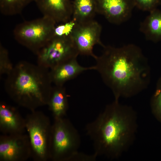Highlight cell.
<instances>
[{
	"mask_svg": "<svg viewBox=\"0 0 161 161\" xmlns=\"http://www.w3.org/2000/svg\"><path fill=\"white\" fill-rule=\"evenodd\" d=\"M103 47L102 54L95 59V70L112 91L114 100L133 96L148 87L151 69L140 47L133 44Z\"/></svg>",
	"mask_w": 161,
	"mask_h": 161,
	"instance_id": "obj_1",
	"label": "cell"
},
{
	"mask_svg": "<svg viewBox=\"0 0 161 161\" xmlns=\"http://www.w3.org/2000/svg\"><path fill=\"white\" fill-rule=\"evenodd\" d=\"M137 124L136 112L131 106L114 100L107 105L85 129L97 157L111 159L120 157L134 139Z\"/></svg>",
	"mask_w": 161,
	"mask_h": 161,
	"instance_id": "obj_2",
	"label": "cell"
},
{
	"mask_svg": "<svg viewBox=\"0 0 161 161\" xmlns=\"http://www.w3.org/2000/svg\"><path fill=\"white\" fill-rule=\"evenodd\" d=\"M6 76L5 91L18 105L30 111L47 105L53 87L49 70L22 61Z\"/></svg>",
	"mask_w": 161,
	"mask_h": 161,
	"instance_id": "obj_3",
	"label": "cell"
},
{
	"mask_svg": "<svg viewBox=\"0 0 161 161\" xmlns=\"http://www.w3.org/2000/svg\"><path fill=\"white\" fill-rule=\"evenodd\" d=\"M80 143V134L69 120L65 117L54 118L51 133L50 160L73 161Z\"/></svg>",
	"mask_w": 161,
	"mask_h": 161,
	"instance_id": "obj_4",
	"label": "cell"
},
{
	"mask_svg": "<svg viewBox=\"0 0 161 161\" xmlns=\"http://www.w3.org/2000/svg\"><path fill=\"white\" fill-rule=\"evenodd\" d=\"M56 23L44 16L17 25L13 30L16 40L35 55L55 36Z\"/></svg>",
	"mask_w": 161,
	"mask_h": 161,
	"instance_id": "obj_5",
	"label": "cell"
},
{
	"mask_svg": "<svg viewBox=\"0 0 161 161\" xmlns=\"http://www.w3.org/2000/svg\"><path fill=\"white\" fill-rule=\"evenodd\" d=\"M25 119L31 145V157L35 161L50 160L52 124L49 118L42 112L36 110L31 111Z\"/></svg>",
	"mask_w": 161,
	"mask_h": 161,
	"instance_id": "obj_6",
	"label": "cell"
},
{
	"mask_svg": "<svg viewBox=\"0 0 161 161\" xmlns=\"http://www.w3.org/2000/svg\"><path fill=\"white\" fill-rule=\"evenodd\" d=\"M77 49L70 36H54L36 55L37 63L49 70L77 58Z\"/></svg>",
	"mask_w": 161,
	"mask_h": 161,
	"instance_id": "obj_7",
	"label": "cell"
},
{
	"mask_svg": "<svg viewBox=\"0 0 161 161\" xmlns=\"http://www.w3.org/2000/svg\"><path fill=\"white\" fill-rule=\"evenodd\" d=\"M101 25L94 19L83 23H77L70 36L79 55L91 56L95 59L93 52L94 46L98 44L102 47L100 41Z\"/></svg>",
	"mask_w": 161,
	"mask_h": 161,
	"instance_id": "obj_8",
	"label": "cell"
},
{
	"mask_svg": "<svg viewBox=\"0 0 161 161\" xmlns=\"http://www.w3.org/2000/svg\"><path fill=\"white\" fill-rule=\"evenodd\" d=\"M28 135L24 134L0 136V161H25L31 157Z\"/></svg>",
	"mask_w": 161,
	"mask_h": 161,
	"instance_id": "obj_9",
	"label": "cell"
},
{
	"mask_svg": "<svg viewBox=\"0 0 161 161\" xmlns=\"http://www.w3.org/2000/svg\"><path fill=\"white\" fill-rule=\"evenodd\" d=\"M97 13L110 23L119 24L129 19L134 7V0H95Z\"/></svg>",
	"mask_w": 161,
	"mask_h": 161,
	"instance_id": "obj_10",
	"label": "cell"
},
{
	"mask_svg": "<svg viewBox=\"0 0 161 161\" xmlns=\"http://www.w3.org/2000/svg\"><path fill=\"white\" fill-rule=\"evenodd\" d=\"M43 15L56 23H63L72 19V2L71 0H35Z\"/></svg>",
	"mask_w": 161,
	"mask_h": 161,
	"instance_id": "obj_11",
	"label": "cell"
},
{
	"mask_svg": "<svg viewBox=\"0 0 161 161\" xmlns=\"http://www.w3.org/2000/svg\"><path fill=\"white\" fill-rule=\"evenodd\" d=\"M0 131L3 134H24L26 131L25 118L15 107L0 103Z\"/></svg>",
	"mask_w": 161,
	"mask_h": 161,
	"instance_id": "obj_12",
	"label": "cell"
},
{
	"mask_svg": "<svg viewBox=\"0 0 161 161\" xmlns=\"http://www.w3.org/2000/svg\"><path fill=\"white\" fill-rule=\"evenodd\" d=\"M94 66L89 67L80 65L77 58L66 61L49 70V74L52 83L57 86H64L68 81L73 79L82 72L95 70Z\"/></svg>",
	"mask_w": 161,
	"mask_h": 161,
	"instance_id": "obj_13",
	"label": "cell"
},
{
	"mask_svg": "<svg viewBox=\"0 0 161 161\" xmlns=\"http://www.w3.org/2000/svg\"><path fill=\"white\" fill-rule=\"evenodd\" d=\"M140 23L139 30L145 39L154 43L161 41V10L156 8Z\"/></svg>",
	"mask_w": 161,
	"mask_h": 161,
	"instance_id": "obj_14",
	"label": "cell"
},
{
	"mask_svg": "<svg viewBox=\"0 0 161 161\" xmlns=\"http://www.w3.org/2000/svg\"><path fill=\"white\" fill-rule=\"evenodd\" d=\"M47 105L54 118L64 117L69 104L67 95L64 86H53Z\"/></svg>",
	"mask_w": 161,
	"mask_h": 161,
	"instance_id": "obj_15",
	"label": "cell"
},
{
	"mask_svg": "<svg viewBox=\"0 0 161 161\" xmlns=\"http://www.w3.org/2000/svg\"><path fill=\"white\" fill-rule=\"evenodd\" d=\"M72 18L80 23L94 20L97 13L95 0H74Z\"/></svg>",
	"mask_w": 161,
	"mask_h": 161,
	"instance_id": "obj_16",
	"label": "cell"
},
{
	"mask_svg": "<svg viewBox=\"0 0 161 161\" xmlns=\"http://www.w3.org/2000/svg\"><path fill=\"white\" fill-rule=\"evenodd\" d=\"M35 0H0V11L1 14L5 16L17 15Z\"/></svg>",
	"mask_w": 161,
	"mask_h": 161,
	"instance_id": "obj_17",
	"label": "cell"
},
{
	"mask_svg": "<svg viewBox=\"0 0 161 161\" xmlns=\"http://www.w3.org/2000/svg\"><path fill=\"white\" fill-rule=\"evenodd\" d=\"M152 113L161 121V77L157 83L155 91L151 100Z\"/></svg>",
	"mask_w": 161,
	"mask_h": 161,
	"instance_id": "obj_18",
	"label": "cell"
},
{
	"mask_svg": "<svg viewBox=\"0 0 161 161\" xmlns=\"http://www.w3.org/2000/svg\"><path fill=\"white\" fill-rule=\"evenodd\" d=\"M13 65L10 59L8 52L2 44H0V75H7L13 69Z\"/></svg>",
	"mask_w": 161,
	"mask_h": 161,
	"instance_id": "obj_19",
	"label": "cell"
},
{
	"mask_svg": "<svg viewBox=\"0 0 161 161\" xmlns=\"http://www.w3.org/2000/svg\"><path fill=\"white\" fill-rule=\"evenodd\" d=\"M77 23L73 19L65 23L56 25L54 36H69L72 32Z\"/></svg>",
	"mask_w": 161,
	"mask_h": 161,
	"instance_id": "obj_20",
	"label": "cell"
},
{
	"mask_svg": "<svg viewBox=\"0 0 161 161\" xmlns=\"http://www.w3.org/2000/svg\"><path fill=\"white\" fill-rule=\"evenodd\" d=\"M135 7L150 12L161 4V0H134Z\"/></svg>",
	"mask_w": 161,
	"mask_h": 161,
	"instance_id": "obj_21",
	"label": "cell"
}]
</instances>
